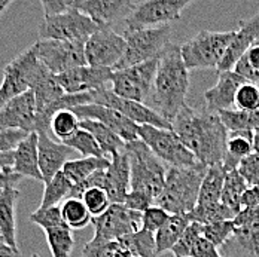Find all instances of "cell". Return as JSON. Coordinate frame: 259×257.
<instances>
[{
	"mask_svg": "<svg viewBox=\"0 0 259 257\" xmlns=\"http://www.w3.org/2000/svg\"><path fill=\"white\" fill-rule=\"evenodd\" d=\"M171 127L200 164L206 167L224 164L230 131L219 113L186 106L171 121Z\"/></svg>",
	"mask_w": 259,
	"mask_h": 257,
	"instance_id": "cell-1",
	"label": "cell"
},
{
	"mask_svg": "<svg viewBox=\"0 0 259 257\" xmlns=\"http://www.w3.org/2000/svg\"><path fill=\"white\" fill-rule=\"evenodd\" d=\"M189 89V70L181 54V46L170 43L159 58L151 100L152 109L164 119L171 122L186 104Z\"/></svg>",
	"mask_w": 259,
	"mask_h": 257,
	"instance_id": "cell-2",
	"label": "cell"
},
{
	"mask_svg": "<svg viewBox=\"0 0 259 257\" xmlns=\"http://www.w3.org/2000/svg\"><path fill=\"white\" fill-rule=\"evenodd\" d=\"M208 167L198 164L195 167H168L165 186L155 205L170 214H189L198 204L200 189Z\"/></svg>",
	"mask_w": 259,
	"mask_h": 257,
	"instance_id": "cell-3",
	"label": "cell"
},
{
	"mask_svg": "<svg viewBox=\"0 0 259 257\" xmlns=\"http://www.w3.org/2000/svg\"><path fill=\"white\" fill-rule=\"evenodd\" d=\"M131 170V190L143 192L154 201L159 198L165 186L168 165H165L142 140L127 143Z\"/></svg>",
	"mask_w": 259,
	"mask_h": 257,
	"instance_id": "cell-4",
	"label": "cell"
},
{
	"mask_svg": "<svg viewBox=\"0 0 259 257\" xmlns=\"http://www.w3.org/2000/svg\"><path fill=\"white\" fill-rule=\"evenodd\" d=\"M237 31L203 30L181 46L183 63L188 70L216 69L222 63Z\"/></svg>",
	"mask_w": 259,
	"mask_h": 257,
	"instance_id": "cell-5",
	"label": "cell"
},
{
	"mask_svg": "<svg viewBox=\"0 0 259 257\" xmlns=\"http://www.w3.org/2000/svg\"><path fill=\"white\" fill-rule=\"evenodd\" d=\"M170 36H171L170 24L156 27V28L134 30V31L124 30L127 51L113 70L128 69L161 57L165 48L170 45Z\"/></svg>",
	"mask_w": 259,
	"mask_h": 257,
	"instance_id": "cell-6",
	"label": "cell"
},
{
	"mask_svg": "<svg viewBox=\"0 0 259 257\" xmlns=\"http://www.w3.org/2000/svg\"><path fill=\"white\" fill-rule=\"evenodd\" d=\"M139 140H142L154 153L168 167H195L200 162L194 153L182 143L173 129L155 128L151 125L139 127Z\"/></svg>",
	"mask_w": 259,
	"mask_h": 257,
	"instance_id": "cell-7",
	"label": "cell"
},
{
	"mask_svg": "<svg viewBox=\"0 0 259 257\" xmlns=\"http://www.w3.org/2000/svg\"><path fill=\"white\" fill-rule=\"evenodd\" d=\"M159 58L161 57L128 69L113 70V76L110 82L112 92L125 100L145 103L152 92L156 70L159 66Z\"/></svg>",
	"mask_w": 259,
	"mask_h": 257,
	"instance_id": "cell-8",
	"label": "cell"
},
{
	"mask_svg": "<svg viewBox=\"0 0 259 257\" xmlns=\"http://www.w3.org/2000/svg\"><path fill=\"white\" fill-rule=\"evenodd\" d=\"M192 0H146L137 2L134 9L124 20L125 31L168 26L181 20L182 12Z\"/></svg>",
	"mask_w": 259,
	"mask_h": 257,
	"instance_id": "cell-9",
	"label": "cell"
},
{
	"mask_svg": "<svg viewBox=\"0 0 259 257\" xmlns=\"http://www.w3.org/2000/svg\"><path fill=\"white\" fill-rule=\"evenodd\" d=\"M85 43L63 42V40H37L31 49L37 60L51 72L52 75H61L72 69L88 66L85 58Z\"/></svg>",
	"mask_w": 259,
	"mask_h": 257,
	"instance_id": "cell-10",
	"label": "cell"
},
{
	"mask_svg": "<svg viewBox=\"0 0 259 257\" xmlns=\"http://www.w3.org/2000/svg\"><path fill=\"white\" fill-rule=\"evenodd\" d=\"M100 27L79 9H70L66 14L44 18L39 26L40 40H63V42H87Z\"/></svg>",
	"mask_w": 259,
	"mask_h": 257,
	"instance_id": "cell-11",
	"label": "cell"
},
{
	"mask_svg": "<svg viewBox=\"0 0 259 257\" xmlns=\"http://www.w3.org/2000/svg\"><path fill=\"white\" fill-rule=\"evenodd\" d=\"M93 241H119L142 229V213L133 211L124 204H112L106 213L93 219Z\"/></svg>",
	"mask_w": 259,
	"mask_h": 257,
	"instance_id": "cell-12",
	"label": "cell"
},
{
	"mask_svg": "<svg viewBox=\"0 0 259 257\" xmlns=\"http://www.w3.org/2000/svg\"><path fill=\"white\" fill-rule=\"evenodd\" d=\"M39 66L40 61L30 46L5 67L3 80L0 85V109L12 98L30 91L31 82L37 73Z\"/></svg>",
	"mask_w": 259,
	"mask_h": 257,
	"instance_id": "cell-13",
	"label": "cell"
},
{
	"mask_svg": "<svg viewBox=\"0 0 259 257\" xmlns=\"http://www.w3.org/2000/svg\"><path fill=\"white\" fill-rule=\"evenodd\" d=\"M127 51L124 34H118L110 27L100 28L85 43V58L88 66L115 69Z\"/></svg>",
	"mask_w": 259,
	"mask_h": 257,
	"instance_id": "cell-14",
	"label": "cell"
},
{
	"mask_svg": "<svg viewBox=\"0 0 259 257\" xmlns=\"http://www.w3.org/2000/svg\"><path fill=\"white\" fill-rule=\"evenodd\" d=\"M93 104H100V106L115 109L119 113H122L125 118H128L130 121L137 124L139 127L151 125L155 128L173 129L171 122L164 119L152 107L146 106L145 103H137V101L121 98V97L115 95L110 88L94 91L93 92Z\"/></svg>",
	"mask_w": 259,
	"mask_h": 257,
	"instance_id": "cell-15",
	"label": "cell"
},
{
	"mask_svg": "<svg viewBox=\"0 0 259 257\" xmlns=\"http://www.w3.org/2000/svg\"><path fill=\"white\" fill-rule=\"evenodd\" d=\"M112 76L113 69L82 66L72 69L66 73L57 75L55 77L66 94L76 95L107 88V85L112 82Z\"/></svg>",
	"mask_w": 259,
	"mask_h": 257,
	"instance_id": "cell-16",
	"label": "cell"
},
{
	"mask_svg": "<svg viewBox=\"0 0 259 257\" xmlns=\"http://www.w3.org/2000/svg\"><path fill=\"white\" fill-rule=\"evenodd\" d=\"M37 106L33 91L12 98L0 109V129L24 131L27 134L36 132Z\"/></svg>",
	"mask_w": 259,
	"mask_h": 257,
	"instance_id": "cell-17",
	"label": "cell"
},
{
	"mask_svg": "<svg viewBox=\"0 0 259 257\" xmlns=\"http://www.w3.org/2000/svg\"><path fill=\"white\" fill-rule=\"evenodd\" d=\"M73 112L80 121L90 119L106 125L107 128L116 132L125 143L139 140V125L130 121L128 118H125L122 113H119L115 109L100 104H85L73 109Z\"/></svg>",
	"mask_w": 259,
	"mask_h": 257,
	"instance_id": "cell-18",
	"label": "cell"
},
{
	"mask_svg": "<svg viewBox=\"0 0 259 257\" xmlns=\"http://www.w3.org/2000/svg\"><path fill=\"white\" fill-rule=\"evenodd\" d=\"M136 3L131 0H76V9L100 28H106L118 20H125Z\"/></svg>",
	"mask_w": 259,
	"mask_h": 257,
	"instance_id": "cell-19",
	"label": "cell"
},
{
	"mask_svg": "<svg viewBox=\"0 0 259 257\" xmlns=\"http://www.w3.org/2000/svg\"><path fill=\"white\" fill-rule=\"evenodd\" d=\"M246 80L238 76L235 72H218V80L214 86H211L204 92L206 100V110L211 113H221V112H230L237 110L235 107V97L241 85H244Z\"/></svg>",
	"mask_w": 259,
	"mask_h": 257,
	"instance_id": "cell-20",
	"label": "cell"
},
{
	"mask_svg": "<svg viewBox=\"0 0 259 257\" xmlns=\"http://www.w3.org/2000/svg\"><path fill=\"white\" fill-rule=\"evenodd\" d=\"M37 152H39V168L44 176V183L50 181L63 171V167L72 161L73 149L66 146L64 143H57L45 132L37 134Z\"/></svg>",
	"mask_w": 259,
	"mask_h": 257,
	"instance_id": "cell-21",
	"label": "cell"
},
{
	"mask_svg": "<svg viewBox=\"0 0 259 257\" xmlns=\"http://www.w3.org/2000/svg\"><path fill=\"white\" fill-rule=\"evenodd\" d=\"M252 46H259V11L249 20H241L238 23V30L230 45L218 72H231L238 60L249 51Z\"/></svg>",
	"mask_w": 259,
	"mask_h": 257,
	"instance_id": "cell-22",
	"label": "cell"
},
{
	"mask_svg": "<svg viewBox=\"0 0 259 257\" xmlns=\"http://www.w3.org/2000/svg\"><path fill=\"white\" fill-rule=\"evenodd\" d=\"M104 190L107 192L112 204H124L131 190V170L125 149L112 156L110 165L106 170Z\"/></svg>",
	"mask_w": 259,
	"mask_h": 257,
	"instance_id": "cell-23",
	"label": "cell"
},
{
	"mask_svg": "<svg viewBox=\"0 0 259 257\" xmlns=\"http://www.w3.org/2000/svg\"><path fill=\"white\" fill-rule=\"evenodd\" d=\"M37 132L28 134L26 138L14 150V171L21 177H30L44 183V176L39 168V152H37Z\"/></svg>",
	"mask_w": 259,
	"mask_h": 257,
	"instance_id": "cell-24",
	"label": "cell"
},
{
	"mask_svg": "<svg viewBox=\"0 0 259 257\" xmlns=\"http://www.w3.org/2000/svg\"><path fill=\"white\" fill-rule=\"evenodd\" d=\"M221 253L222 257H259V222L237 228Z\"/></svg>",
	"mask_w": 259,
	"mask_h": 257,
	"instance_id": "cell-25",
	"label": "cell"
},
{
	"mask_svg": "<svg viewBox=\"0 0 259 257\" xmlns=\"http://www.w3.org/2000/svg\"><path fill=\"white\" fill-rule=\"evenodd\" d=\"M20 198L17 187H8L0 192V233L3 242L18 250L17 244V217L15 208Z\"/></svg>",
	"mask_w": 259,
	"mask_h": 257,
	"instance_id": "cell-26",
	"label": "cell"
},
{
	"mask_svg": "<svg viewBox=\"0 0 259 257\" xmlns=\"http://www.w3.org/2000/svg\"><path fill=\"white\" fill-rule=\"evenodd\" d=\"M30 91H33V94H34L37 113L42 112L45 107H48L51 103L57 101L58 98H61L63 95H66V92L63 91V88L57 82L55 75H52L42 63H40V66L37 69V73H36V76L31 82Z\"/></svg>",
	"mask_w": 259,
	"mask_h": 257,
	"instance_id": "cell-27",
	"label": "cell"
},
{
	"mask_svg": "<svg viewBox=\"0 0 259 257\" xmlns=\"http://www.w3.org/2000/svg\"><path fill=\"white\" fill-rule=\"evenodd\" d=\"M191 223L192 222L188 214H171L165 225L155 233L156 254L161 256L171 251Z\"/></svg>",
	"mask_w": 259,
	"mask_h": 257,
	"instance_id": "cell-28",
	"label": "cell"
},
{
	"mask_svg": "<svg viewBox=\"0 0 259 257\" xmlns=\"http://www.w3.org/2000/svg\"><path fill=\"white\" fill-rule=\"evenodd\" d=\"M225 177H227V171H225L222 164H216V165L208 167L206 177H204L201 189H200V196H198L197 207L216 205L221 202Z\"/></svg>",
	"mask_w": 259,
	"mask_h": 257,
	"instance_id": "cell-29",
	"label": "cell"
},
{
	"mask_svg": "<svg viewBox=\"0 0 259 257\" xmlns=\"http://www.w3.org/2000/svg\"><path fill=\"white\" fill-rule=\"evenodd\" d=\"M79 127L85 131H88L90 134H93V137L97 140L99 146L102 147L104 156L107 159H112V156L118 152H122L127 146V143L110 128H107L106 125L97 122V121H90V119H83L80 121Z\"/></svg>",
	"mask_w": 259,
	"mask_h": 257,
	"instance_id": "cell-30",
	"label": "cell"
},
{
	"mask_svg": "<svg viewBox=\"0 0 259 257\" xmlns=\"http://www.w3.org/2000/svg\"><path fill=\"white\" fill-rule=\"evenodd\" d=\"M253 132H230L224 168L227 173L237 170L240 162L253 153Z\"/></svg>",
	"mask_w": 259,
	"mask_h": 257,
	"instance_id": "cell-31",
	"label": "cell"
},
{
	"mask_svg": "<svg viewBox=\"0 0 259 257\" xmlns=\"http://www.w3.org/2000/svg\"><path fill=\"white\" fill-rule=\"evenodd\" d=\"M110 165V161L106 158H80L72 159L63 167V173L69 180L76 186L83 180H87L94 173L106 170Z\"/></svg>",
	"mask_w": 259,
	"mask_h": 257,
	"instance_id": "cell-32",
	"label": "cell"
},
{
	"mask_svg": "<svg viewBox=\"0 0 259 257\" xmlns=\"http://www.w3.org/2000/svg\"><path fill=\"white\" fill-rule=\"evenodd\" d=\"M247 189H249V186H247L246 180L241 177V174L238 173V170H233V171L227 173L221 202L225 207H228L237 216L243 210L241 199H243L244 193L247 192Z\"/></svg>",
	"mask_w": 259,
	"mask_h": 257,
	"instance_id": "cell-33",
	"label": "cell"
},
{
	"mask_svg": "<svg viewBox=\"0 0 259 257\" xmlns=\"http://www.w3.org/2000/svg\"><path fill=\"white\" fill-rule=\"evenodd\" d=\"M119 242L128 250L134 257H156V239L155 233L146 229L134 232L124 236Z\"/></svg>",
	"mask_w": 259,
	"mask_h": 257,
	"instance_id": "cell-34",
	"label": "cell"
},
{
	"mask_svg": "<svg viewBox=\"0 0 259 257\" xmlns=\"http://www.w3.org/2000/svg\"><path fill=\"white\" fill-rule=\"evenodd\" d=\"M73 190V183L69 180L63 171H60L50 183L45 184L42 202L39 208H51V207H58L61 201H66L70 198V193Z\"/></svg>",
	"mask_w": 259,
	"mask_h": 257,
	"instance_id": "cell-35",
	"label": "cell"
},
{
	"mask_svg": "<svg viewBox=\"0 0 259 257\" xmlns=\"http://www.w3.org/2000/svg\"><path fill=\"white\" fill-rule=\"evenodd\" d=\"M219 116L230 132H255L259 129V110L256 112L230 110V112H221Z\"/></svg>",
	"mask_w": 259,
	"mask_h": 257,
	"instance_id": "cell-36",
	"label": "cell"
},
{
	"mask_svg": "<svg viewBox=\"0 0 259 257\" xmlns=\"http://www.w3.org/2000/svg\"><path fill=\"white\" fill-rule=\"evenodd\" d=\"M60 207H61L63 220L72 231L73 229H83L87 225L93 223V216L87 210L82 199L70 198V199H66Z\"/></svg>",
	"mask_w": 259,
	"mask_h": 257,
	"instance_id": "cell-37",
	"label": "cell"
},
{
	"mask_svg": "<svg viewBox=\"0 0 259 257\" xmlns=\"http://www.w3.org/2000/svg\"><path fill=\"white\" fill-rule=\"evenodd\" d=\"M45 235H47V241H48L52 257L72 256V251L75 248V238H73L72 229L67 225L48 229L45 231Z\"/></svg>",
	"mask_w": 259,
	"mask_h": 257,
	"instance_id": "cell-38",
	"label": "cell"
},
{
	"mask_svg": "<svg viewBox=\"0 0 259 257\" xmlns=\"http://www.w3.org/2000/svg\"><path fill=\"white\" fill-rule=\"evenodd\" d=\"M79 124L80 119L75 115L73 110H63L52 118L51 131L58 140H61V143H64L78 132L80 128Z\"/></svg>",
	"mask_w": 259,
	"mask_h": 257,
	"instance_id": "cell-39",
	"label": "cell"
},
{
	"mask_svg": "<svg viewBox=\"0 0 259 257\" xmlns=\"http://www.w3.org/2000/svg\"><path fill=\"white\" fill-rule=\"evenodd\" d=\"M64 144L79 152L83 158H106L102 147L97 143V140L93 137V134H90L88 131L82 128H79L78 132L72 138L64 141Z\"/></svg>",
	"mask_w": 259,
	"mask_h": 257,
	"instance_id": "cell-40",
	"label": "cell"
},
{
	"mask_svg": "<svg viewBox=\"0 0 259 257\" xmlns=\"http://www.w3.org/2000/svg\"><path fill=\"white\" fill-rule=\"evenodd\" d=\"M82 257H134L119 241L97 242L90 241L83 245Z\"/></svg>",
	"mask_w": 259,
	"mask_h": 257,
	"instance_id": "cell-41",
	"label": "cell"
},
{
	"mask_svg": "<svg viewBox=\"0 0 259 257\" xmlns=\"http://www.w3.org/2000/svg\"><path fill=\"white\" fill-rule=\"evenodd\" d=\"M235 229L237 228L234 225V220H224V222H216L210 225H201L203 236L218 248H222L228 242V239L233 236Z\"/></svg>",
	"mask_w": 259,
	"mask_h": 257,
	"instance_id": "cell-42",
	"label": "cell"
},
{
	"mask_svg": "<svg viewBox=\"0 0 259 257\" xmlns=\"http://www.w3.org/2000/svg\"><path fill=\"white\" fill-rule=\"evenodd\" d=\"M80 199L85 204L87 210L90 211V214L93 216V219L102 216L103 213L107 211V208L112 205L107 192L103 189H99V187L88 189L87 192H83Z\"/></svg>",
	"mask_w": 259,
	"mask_h": 257,
	"instance_id": "cell-43",
	"label": "cell"
},
{
	"mask_svg": "<svg viewBox=\"0 0 259 257\" xmlns=\"http://www.w3.org/2000/svg\"><path fill=\"white\" fill-rule=\"evenodd\" d=\"M30 222H33L34 225L40 226L44 231L54 229V228H60V226H66L63 216H61V207H51V208H37L36 211H33L30 214Z\"/></svg>",
	"mask_w": 259,
	"mask_h": 257,
	"instance_id": "cell-44",
	"label": "cell"
},
{
	"mask_svg": "<svg viewBox=\"0 0 259 257\" xmlns=\"http://www.w3.org/2000/svg\"><path fill=\"white\" fill-rule=\"evenodd\" d=\"M237 110L243 112H256L259 110V86L255 83L246 82L237 92L235 97Z\"/></svg>",
	"mask_w": 259,
	"mask_h": 257,
	"instance_id": "cell-45",
	"label": "cell"
},
{
	"mask_svg": "<svg viewBox=\"0 0 259 257\" xmlns=\"http://www.w3.org/2000/svg\"><path fill=\"white\" fill-rule=\"evenodd\" d=\"M201 225L192 222L186 232L183 233V236L181 238V241L175 245V248L171 250L173 256L175 257H191V253L194 250V245L197 242V239L201 236Z\"/></svg>",
	"mask_w": 259,
	"mask_h": 257,
	"instance_id": "cell-46",
	"label": "cell"
},
{
	"mask_svg": "<svg viewBox=\"0 0 259 257\" xmlns=\"http://www.w3.org/2000/svg\"><path fill=\"white\" fill-rule=\"evenodd\" d=\"M170 216L171 214L167 213L164 208H161V207L158 205H152L142 214V228L146 229V231L156 233L165 225V222L170 219Z\"/></svg>",
	"mask_w": 259,
	"mask_h": 257,
	"instance_id": "cell-47",
	"label": "cell"
},
{
	"mask_svg": "<svg viewBox=\"0 0 259 257\" xmlns=\"http://www.w3.org/2000/svg\"><path fill=\"white\" fill-rule=\"evenodd\" d=\"M237 170L249 187L259 186V153L253 152L250 156L243 159Z\"/></svg>",
	"mask_w": 259,
	"mask_h": 257,
	"instance_id": "cell-48",
	"label": "cell"
},
{
	"mask_svg": "<svg viewBox=\"0 0 259 257\" xmlns=\"http://www.w3.org/2000/svg\"><path fill=\"white\" fill-rule=\"evenodd\" d=\"M27 132L15 129H0V153L14 152L18 144L26 138Z\"/></svg>",
	"mask_w": 259,
	"mask_h": 257,
	"instance_id": "cell-49",
	"label": "cell"
},
{
	"mask_svg": "<svg viewBox=\"0 0 259 257\" xmlns=\"http://www.w3.org/2000/svg\"><path fill=\"white\" fill-rule=\"evenodd\" d=\"M40 5L44 8L45 18H51V17L66 14L70 9H75L76 0H42Z\"/></svg>",
	"mask_w": 259,
	"mask_h": 257,
	"instance_id": "cell-50",
	"label": "cell"
},
{
	"mask_svg": "<svg viewBox=\"0 0 259 257\" xmlns=\"http://www.w3.org/2000/svg\"><path fill=\"white\" fill-rule=\"evenodd\" d=\"M124 205L130 208V210H133V211H137V213H142L143 214L148 208L155 205V201L149 195H146L143 192L130 190V193L127 195V198H125Z\"/></svg>",
	"mask_w": 259,
	"mask_h": 257,
	"instance_id": "cell-51",
	"label": "cell"
},
{
	"mask_svg": "<svg viewBox=\"0 0 259 257\" xmlns=\"http://www.w3.org/2000/svg\"><path fill=\"white\" fill-rule=\"evenodd\" d=\"M233 72H235L238 76H241L246 82H249V83H255V85H258L259 83V75L255 72V69L250 66V63H249L246 54L238 60V63L235 64Z\"/></svg>",
	"mask_w": 259,
	"mask_h": 257,
	"instance_id": "cell-52",
	"label": "cell"
},
{
	"mask_svg": "<svg viewBox=\"0 0 259 257\" xmlns=\"http://www.w3.org/2000/svg\"><path fill=\"white\" fill-rule=\"evenodd\" d=\"M191 257H222V253L201 235L194 245Z\"/></svg>",
	"mask_w": 259,
	"mask_h": 257,
	"instance_id": "cell-53",
	"label": "cell"
},
{
	"mask_svg": "<svg viewBox=\"0 0 259 257\" xmlns=\"http://www.w3.org/2000/svg\"><path fill=\"white\" fill-rule=\"evenodd\" d=\"M259 222V205L255 207H246L243 208L234 219V225L235 228H243V226H249L253 223Z\"/></svg>",
	"mask_w": 259,
	"mask_h": 257,
	"instance_id": "cell-54",
	"label": "cell"
},
{
	"mask_svg": "<svg viewBox=\"0 0 259 257\" xmlns=\"http://www.w3.org/2000/svg\"><path fill=\"white\" fill-rule=\"evenodd\" d=\"M23 177L14 171V168H8L5 171H0V192L8 187H17Z\"/></svg>",
	"mask_w": 259,
	"mask_h": 257,
	"instance_id": "cell-55",
	"label": "cell"
},
{
	"mask_svg": "<svg viewBox=\"0 0 259 257\" xmlns=\"http://www.w3.org/2000/svg\"><path fill=\"white\" fill-rule=\"evenodd\" d=\"M255 205H259V186L249 187L247 192L244 193L243 199H241V207H243V208Z\"/></svg>",
	"mask_w": 259,
	"mask_h": 257,
	"instance_id": "cell-56",
	"label": "cell"
},
{
	"mask_svg": "<svg viewBox=\"0 0 259 257\" xmlns=\"http://www.w3.org/2000/svg\"><path fill=\"white\" fill-rule=\"evenodd\" d=\"M246 57L250 63V66L255 69V72L259 75V46H252L246 52Z\"/></svg>",
	"mask_w": 259,
	"mask_h": 257,
	"instance_id": "cell-57",
	"label": "cell"
},
{
	"mask_svg": "<svg viewBox=\"0 0 259 257\" xmlns=\"http://www.w3.org/2000/svg\"><path fill=\"white\" fill-rule=\"evenodd\" d=\"M12 167H14V152L0 153V171H5Z\"/></svg>",
	"mask_w": 259,
	"mask_h": 257,
	"instance_id": "cell-58",
	"label": "cell"
},
{
	"mask_svg": "<svg viewBox=\"0 0 259 257\" xmlns=\"http://www.w3.org/2000/svg\"><path fill=\"white\" fill-rule=\"evenodd\" d=\"M0 257H21V253L0 241Z\"/></svg>",
	"mask_w": 259,
	"mask_h": 257,
	"instance_id": "cell-59",
	"label": "cell"
},
{
	"mask_svg": "<svg viewBox=\"0 0 259 257\" xmlns=\"http://www.w3.org/2000/svg\"><path fill=\"white\" fill-rule=\"evenodd\" d=\"M11 5H12L11 0H0V17L3 15V12H5Z\"/></svg>",
	"mask_w": 259,
	"mask_h": 257,
	"instance_id": "cell-60",
	"label": "cell"
},
{
	"mask_svg": "<svg viewBox=\"0 0 259 257\" xmlns=\"http://www.w3.org/2000/svg\"><path fill=\"white\" fill-rule=\"evenodd\" d=\"M31 257H40V256H39L37 253H33V254H31Z\"/></svg>",
	"mask_w": 259,
	"mask_h": 257,
	"instance_id": "cell-61",
	"label": "cell"
},
{
	"mask_svg": "<svg viewBox=\"0 0 259 257\" xmlns=\"http://www.w3.org/2000/svg\"><path fill=\"white\" fill-rule=\"evenodd\" d=\"M0 241H2V242H3V238H2V233H0Z\"/></svg>",
	"mask_w": 259,
	"mask_h": 257,
	"instance_id": "cell-62",
	"label": "cell"
}]
</instances>
